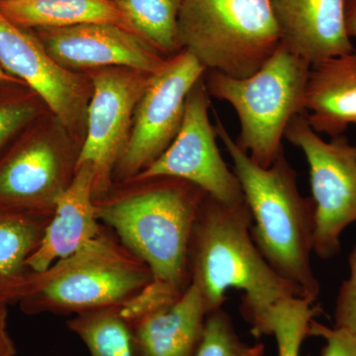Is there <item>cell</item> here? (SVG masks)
<instances>
[{
    "label": "cell",
    "mask_w": 356,
    "mask_h": 356,
    "mask_svg": "<svg viewBox=\"0 0 356 356\" xmlns=\"http://www.w3.org/2000/svg\"><path fill=\"white\" fill-rule=\"evenodd\" d=\"M264 343H245L236 334L224 309L208 314L202 341L195 356H264Z\"/></svg>",
    "instance_id": "obj_23"
},
{
    "label": "cell",
    "mask_w": 356,
    "mask_h": 356,
    "mask_svg": "<svg viewBox=\"0 0 356 356\" xmlns=\"http://www.w3.org/2000/svg\"><path fill=\"white\" fill-rule=\"evenodd\" d=\"M346 18L348 34L356 39V0H346Z\"/></svg>",
    "instance_id": "obj_28"
},
{
    "label": "cell",
    "mask_w": 356,
    "mask_h": 356,
    "mask_svg": "<svg viewBox=\"0 0 356 356\" xmlns=\"http://www.w3.org/2000/svg\"><path fill=\"white\" fill-rule=\"evenodd\" d=\"M8 305L0 303V356H16L17 348L7 327Z\"/></svg>",
    "instance_id": "obj_27"
},
{
    "label": "cell",
    "mask_w": 356,
    "mask_h": 356,
    "mask_svg": "<svg viewBox=\"0 0 356 356\" xmlns=\"http://www.w3.org/2000/svg\"><path fill=\"white\" fill-rule=\"evenodd\" d=\"M153 281L151 270L109 231L43 273H33L20 300L27 315L81 314L121 307Z\"/></svg>",
    "instance_id": "obj_4"
},
{
    "label": "cell",
    "mask_w": 356,
    "mask_h": 356,
    "mask_svg": "<svg viewBox=\"0 0 356 356\" xmlns=\"http://www.w3.org/2000/svg\"><path fill=\"white\" fill-rule=\"evenodd\" d=\"M310 334L325 341L321 356H356V334L336 327L331 329L316 321L312 322Z\"/></svg>",
    "instance_id": "obj_26"
},
{
    "label": "cell",
    "mask_w": 356,
    "mask_h": 356,
    "mask_svg": "<svg viewBox=\"0 0 356 356\" xmlns=\"http://www.w3.org/2000/svg\"><path fill=\"white\" fill-rule=\"evenodd\" d=\"M0 83L24 84L22 81H20L19 79H15V77L11 76L10 74H7L6 70L2 69L1 65H0Z\"/></svg>",
    "instance_id": "obj_29"
},
{
    "label": "cell",
    "mask_w": 356,
    "mask_h": 356,
    "mask_svg": "<svg viewBox=\"0 0 356 356\" xmlns=\"http://www.w3.org/2000/svg\"><path fill=\"white\" fill-rule=\"evenodd\" d=\"M81 145L48 112L0 156V210L53 216L76 170Z\"/></svg>",
    "instance_id": "obj_7"
},
{
    "label": "cell",
    "mask_w": 356,
    "mask_h": 356,
    "mask_svg": "<svg viewBox=\"0 0 356 356\" xmlns=\"http://www.w3.org/2000/svg\"><path fill=\"white\" fill-rule=\"evenodd\" d=\"M215 130L233 161V172L252 213L254 245L281 277L316 303L321 285L311 259L316 227L313 199L300 193L297 173L284 151L269 168H262L238 146L218 116Z\"/></svg>",
    "instance_id": "obj_3"
},
{
    "label": "cell",
    "mask_w": 356,
    "mask_h": 356,
    "mask_svg": "<svg viewBox=\"0 0 356 356\" xmlns=\"http://www.w3.org/2000/svg\"><path fill=\"white\" fill-rule=\"evenodd\" d=\"M206 72L189 51L182 50L152 76L136 107L127 146L115 168L114 182L137 177L165 153L181 128L191 89Z\"/></svg>",
    "instance_id": "obj_9"
},
{
    "label": "cell",
    "mask_w": 356,
    "mask_h": 356,
    "mask_svg": "<svg viewBox=\"0 0 356 356\" xmlns=\"http://www.w3.org/2000/svg\"><path fill=\"white\" fill-rule=\"evenodd\" d=\"M312 65L281 43L273 57L247 79L206 72L210 97L229 103L240 121L238 146L262 168L281 152L285 131L295 116L306 113L307 83Z\"/></svg>",
    "instance_id": "obj_5"
},
{
    "label": "cell",
    "mask_w": 356,
    "mask_h": 356,
    "mask_svg": "<svg viewBox=\"0 0 356 356\" xmlns=\"http://www.w3.org/2000/svg\"><path fill=\"white\" fill-rule=\"evenodd\" d=\"M67 327L79 337L90 356H135L132 331L120 307H107L77 314Z\"/></svg>",
    "instance_id": "obj_21"
},
{
    "label": "cell",
    "mask_w": 356,
    "mask_h": 356,
    "mask_svg": "<svg viewBox=\"0 0 356 356\" xmlns=\"http://www.w3.org/2000/svg\"><path fill=\"white\" fill-rule=\"evenodd\" d=\"M0 1H6V0H0Z\"/></svg>",
    "instance_id": "obj_30"
},
{
    "label": "cell",
    "mask_w": 356,
    "mask_h": 356,
    "mask_svg": "<svg viewBox=\"0 0 356 356\" xmlns=\"http://www.w3.org/2000/svg\"><path fill=\"white\" fill-rule=\"evenodd\" d=\"M315 303L302 297L278 302L269 312L267 336L275 337L278 356H300L303 341L310 334L312 322L321 313Z\"/></svg>",
    "instance_id": "obj_22"
},
{
    "label": "cell",
    "mask_w": 356,
    "mask_h": 356,
    "mask_svg": "<svg viewBox=\"0 0 356 356\" xmlns=\"http://www.w3.org/2000/svg\"><path fill=\"white\" fill-rule=\"evenodd\" d=\"M48 112L50 111L36 93L28 97L0 100V152L16 134Z\"/></svg>",
    "instance_id": "obj_24"
},
{
    "label": "cell",
    "mask_w": 356,
    "mask_h": 356,
    "mask_svg": "<svg viewBox=\"0 0 356 356\" xmlns=\"http://www.w3.org/2000/svg\"><path fill=\"white\" fill-rule=\"evenodd\" d=\"M128 16L136 32L163 54L173 57L182 51L178 17L184 0H110Z\"/></svg>",
    "instance_id": "obj_20"
},
{
    "label": "cell",
    "mask_w": 356,
    "mask_h": 356,
    "mask_svg": "<svg viewBox=\"0 0 356 356\" xmlns=\"http://www.w3.org/2000/svg\"><path fill=\"white\" fill-rule=\"evenodd\" d=\"M178 39L207 72L247 79L280 48L271 0H184Z\"/></svg>",
    "instance_id": "obj_6"
},
{
    "label": "cell",
    "mask_w": 356,
    "mask_h": 356,
    "mask_svg": "<svg viewBox=\"0 0 356 356\" xmlns=\"http://www.w3.org/2000/svg\"><path fill=\"white\" fill-rule=\"evenodd\" d=\"M0 13L27 30L110 24L138 34L128 16L110 0H6L0 1Z\"/></svg>",
    "instance_id": "obj_18"
},
{
    "label": "cell",
    "mask_w": 356,
    "mask_h": 356,
    "mask_svg": "<svg viewBox=\"0 0 356 356\" xmlns=\"http://www.w3.org/2000/svg\"><path fill=\"white\" fill-rule=\"evenodd\" d=\"M209 110L210 95L203 77L187 97L184 122L177 138L154 163L133 178H179L195 184L220 202L245 203L240 182L220 153Z\"/></svg>",
    "instance_id": "obj_12"
},
{
    "label": "cell",
    "mask_w": 356,
    "mask_h": 356,
    "mask_svg": "<svg viewBox=\"0 0 356 356\" xmlns=\"http://www.w3.org/2000/svg\"><path fill=\"white\" fill-rule=\"evenodd\" d=\"M207 194L179 178H131L95 196L96 216L151 270L143 293L161 302L177 299L191 284L192 229Z\"/></svg>",
    "instance_id": "obj_1"
},
{
    "label": "cell",
    "mask_w": 356,
    "mask_h": 356,
    "mask_svg": "<svg viewBox=\"0 0 356 356\" xmlns=\"http://www.w3.org/2000/svg\"><path fill=\"white\" fill-rule=\"evenodd\" d=\"M33 31L58 65L74 72L127 67L154 74L168 62L147 40L118 26L83 24Z\"/></svg>",
    "instance_id": "obj_13"
},
{
    "label": "cell",
    "mask_w": 356,
    "mask_h": 356,
    "mask_svg": "<svg viewBox=\"0 0 356 356\" xmlns=\"http://www.w3.org/2000/svg\"><path fill=\"white\" fill-rule=\"evenodd\" d=\"M284 138L305 156L315 205L314 252L331 259L341 250V236L356 222V146L344 135L327 142L312 129L306 113L290 122Z\"/></svg>",
    "instance_id": "obj_8"
},
{
    "label": "cell",
    "mask_w": 356,
    "mask_h": 356,
    "mask_svg": "<svg viewBox=\"0 0 356 356\" xmlns=\"http://www.w3.org/2000/svg\"><path fill=\"white\" fill-rule=\"evenodd\" d=\"M0 65L41 98L72 139L83 145L92 84L86 72L65 69L49 55L33 30L0 13Z\"/></svg>",
    "instance_id": "obj_11"
},
{
    "label": "cell",
    "mask_w": 356,
    "mask_h": 356,
    "mask_svg": "<svg viewBox=\"0 0 356 356\" xmlns=\"http://www.w3.org/2000/svg\"><path fill=\"white\" fill-rule=\"evenodd\" d=\"M348 261L350 277L339 288L334 309V327L356 334V245Z\"/></svg>",
    "instance_id": "obj_25"
},
{
    "label": "cell",
    "mask_w": 356,
    "mask_h": 356,
    "mask_svg": "<svg viewBox=\"0 0 356 356\" xmlns=\"http://www.w3.org/2000/svg\"><path fill=\"white\" fill-rule=\"evenodd\" d=\"M252 225L247 203L229 205L206 195L192 229L189 274L208 314L222 308L227 290L243 291V317L250 325V332L261 337L266 336L271 308L302 294L262 257L252 241Z\"/></svg>",
    "instance_id": "obj_2"
},
{
    "label": "cell",
    "mask_w": 356,
    "mask_h": 356,
    "mask_svg": "<svg viewBox=\"0 0 356 356\" xmlns=\"http://www.w3.org/2000/svg\"><path fill=\"white\" fill-rule=\"evenodd\" d=\"M93 172L89 165L77 166L74 177L58 199L39 247L28 259L34 273H43L67 259L102 232L96 216Z\"/></svg>",
    "instance_id": "obj_15"
},
{
    "label": "cell",
    "mask_w": 356,
    "mask_h": 356,
    "mask_svg": "<svg viewBox=\"0 0 356 356\" xmlns=\"http://www.w3.org/2000/svg\"><path fill=\"white\" fill-rule=\"evenodd\" d=\"M281 41L311 65L355 50L346 0H271Z\"/></svg>",
    "instance_id": "obj_14"
},
{
    "label": "cell",
    "mask_w": 356,
    "mask_h": 356,
    "mask_svg": "<svg viewBox=\"0 0 356 356\" xmlns=\"http://www.w3.org/2000/svg\"><path fill=\"white\" fill-rule=\"evenodd\" d=\"M208 311L193 283L177 299L129 322L135 356H195Z\"/></svg>",
    "instance_id": "obj_16"
},
{
    "label": "cell",
    "mask_w": 356,
    "mask_h": 356,
    "mask_svg": "<svg viewBox=\"0 0 356 356\" xmlns=\"http://www.w3.org/2000/svg\"><path fill=\"white\" fill-rule=\"evenodd\" d=\"M51 218L0 210V303L18 304L24 297L34 273L27 261Z\"/></svg>",
    "instance_id": "obj_19"
},
{
    "label": "cell",
    "mask_w": 356,
    "mask_h": 356,
    "mask_svg": "<svg viewBox=\"0 0 356 356\" xmlns=\"http://www.w3.org/2000/svg\"><path fill=\"white\" fill-rule=\"evenodd\" d=\"M305 109L318 134L334 138L356 127V50L312 65Z\"/></svg>",
    "instance_id": "obj_17"
},
{
    "label": "cell",
    "mask_w": 356,
    "mask_h": 356,
    "mask_svg": "<svg viewBox=\"0 0 356 356\" xmlns=\"http://www.w3.org/2000/svg\"><path fill=\"white\" fill-rule=\"evenodd\" d=\"M84 72L90 79L92 95L76 168L86 163L92 168L95 197L114 184L115 168L127 146L136 107L153 74L127 67Z\"/></svg>",
    "instance_id": "obj_10"
}]
</instances>
